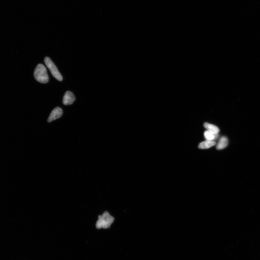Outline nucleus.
<instances>
[{
  "mask_svg": "<svg viewBox=\"0 0 260 260\" xmlns=\"http://www.w3.org/2000/svg\"><path fill=\"white\" fill-rule=\"evenodd\" d=\"M114 220V217L108 211H106L102 215L99 216L98 220L96 223V227L98 229L109 228Z\"/></svg>",
  "mask_w": 260,
  "mask_h": 260,
  "instance_id": "1",
  "label": "nucleus"
},
{
  "mask_svg": "<svg viewBox=\"0 0 260 260\" xmlns=\"http://www.w3.org/2000/svg\"><path fill=\"white\" fill-rule=\"evenodd\" d=\"M34 75L35 80L39 82L46 83L49 82V77L46 69L42 64H40L37 66L34 70Z\"/></svg>",
  "mask_w": 260,
  "mask_h": 260,
  "instance_id": "2",
  "label": "nucleus"
},
{
  "mask_svg": "<svg viewBox=\"0 0 260 260\" xmlns=\"http://www.w3.org/2000/svg\"><path fill=\"white\" fill-rule=\"evenodd\" d=\"M44 62L50 71L52 76L59 81H62L63 77L59 71L55 64L49 57H45Z\"/></svg>",
  "mask_w": 260,
  "mask_h": 260,
  "instance_id": "3",
  "label": "nucleus"
},
{
  "mask_svg": "<svg viewBox=\"0 0 260 260\" xmlns=\"http://www.w3.org/2000/svg\"><path fill=\"white\" fill-rule=\"evenodd\" d=\"M63 111L60 107H57L52 111L48 119V122L50 123L56 119L60 118L62 115Z\"/></svg>",
  "mask_w": 260,
  "mask_h": 260,
  "instance_id": "4",
  "label": "nucleus"
},
{
  "mask_svg": "<svg viewBox=\"0 0 260 260\" xmlns=\"http://www.w3.org/2000/svg\"><path fill=\"white\" fill-rule=\"evenodd\" d=\"M75 99V97L73 93L68 91L64 94L63 103L65 105H69L72 104Z\"/></svg>",
  "mask_w": 260,
  "mask_h": 260,
  "instance_id": "5",
  "label": "nucleus"
},
{
  "mask_svg": "<svg viewBox=\"0 0 260 260\" xmlns=\"http://www.w3.org/2000/svg\"><path fill=\"white\" fill-rule=\"evenodd\" d=\"M204 126L207 131L212 134H217L220 132V130L218 127L212 124L205 123L204 124Z\"/></svg>",
  "mask_w": 260,
  "mask_h": 260,
  "instance_id": "6",
  "label": "nucleus"
},
{
  "mask_svg": "<svg viewBox=\"0 0 260 260\" xmlns=\"http://www.w3.org/2000/svg\"><path fill=\"white\" fill-rule=\"evenodd\" d=\"M228 144V140L225 136L222 137L217 144L216 148L217 150H220L225 148Z\"/></svg>",
  "mask_w": 260,
  "mask_h": 260,
  "instance_id": "7",
  "label": "nucleus"
},
{
  "mask_svg": "<svg viewBox=\"0 0 260 260\" xmlns=\"http://www.w3.org/2000/svg\"><path fill=\"white\" fill-rule=\"evenodd\" d=\"M216 144L215 142L213 141H206L200 143L199 148L200 149H204L210 148Z\"/></svg>",
  "mask_w": 260,
  "mask_h": 260,
  "instance_id": "8",
  "label": "nucleus"
},
{
  "mask_svg": "<svg viewBox=\"0 0 260 260\" xmlns=\"http://www.w3.org/2000/svg\"><path fill=\"white\" fill-rule=\"evenodd\" d=\"M204 136L207 141H213L215 140L219 137L218 134H213L207 130L204 133Z\"/></svg>",
  "mask_w": 260,
  "mask_h": 260,
  "instance_id": "9",
  "label": "nucleus"
}]
</instances>
